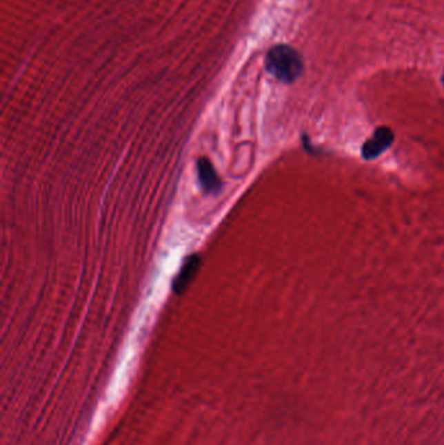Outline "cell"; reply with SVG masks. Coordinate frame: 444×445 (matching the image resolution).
<instances>
[{
    "instance_id": "cell-3",
    "label": "cell",
    "mask_w": 444,
    "mask_h": 445,
    "mask_svg": "<svg viewBox=\"0 0 444 445\" xmlns=\"http://www.w3.org/2000/svg\"><path fill=\"white\" fill-rule=\"evenodd\" d=\"M197 169H199V184L202 189L210 194L219 193L222 189L221 177L216 174L210 161L206 158H201L197 162Z\"/></svg>"
},
{
    "instance_id": "cell-2",
    "label": "cell",
    "mask_w": 444,
    "mask_h": 445,
    "mask_svg": "<svg viewBox=\"0 0 444 445\" xmlns=\"http://www.w3.org/2000/svg\"><path fill=\"white\" fill-rule=\"evenodd\" d=\"M395 136L392 129L388 127H378L373 136L363 143V158L366 161H374L381 156L394 143Z\"/></svg>"
},
{
    "instance_id": "cell-1",
    "label": "cell",
    "mask_w": 444,
    "mask_h": 445,
    "mask_svg": "<svg viewBox=\"0 0 444 445\" xmlns=\"http://www.w3.org/2000/svg\"><path fill=\"white\" fill-rule=\"evenodd\" d=\"M265 67L271 76L284 83H292L304 72V61L299 51L288 45L271 47L266 58Z\"/></svg>"
},
{
    "instance_id": "cell-5",
    "label": "cell",
    "mask_w": 444,
    "mask_h": 445,
    "mask_svg": "<svg viewBox=\"0 0 444 445\" xmlns=\"http://www.w3.org/2000/svg\"><path fill=\"white\" fill-rule=\"evenodd\" d=\"M442 81H443V85H444V73H443V77H442Z\"/></svg>"
},
{
    "instance_id": "cell-4",
    "label": "cell",
    "mask_w": 444,
    "mask_h": 445,
    "mask_svg": "<svg viewBox=\"0 0 444 445\" xmlns=\"http://www.w3.org/2000/svg\"><path fill=\"white\" fill-rule=\"evenodd\" d=\"M199 267V257L197 254L190 256L188 258L187 262L184 263V266L180 269L179 275L176 276L175 281H174V291L176 293H181L185 288L190 280L194 278V275L197 273V269Z\"/></svg>"
}]
</instances>
